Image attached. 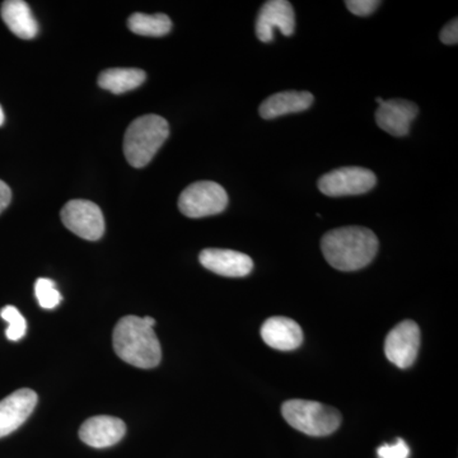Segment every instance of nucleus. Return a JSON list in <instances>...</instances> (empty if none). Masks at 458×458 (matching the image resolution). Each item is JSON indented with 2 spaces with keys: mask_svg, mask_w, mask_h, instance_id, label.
<instances>
[{
  "mask_svg": "<svg viewBox=\"0 0 458 458\" xmlns=\"http://www.w3.org/2000/svg\"><path fill=\"white\" fill-rule=\"evenodd\" d=\"M156 319L125 316L114 328V349L117 357L137 367V369H155L161 363L162 349L155 330Z\"/></svg>",
  "mask_w": 458,
  "mask_h": 458,
  "instance_id": "f257e3e1",
  "label": "nucleus"
},
{
  "mask_svg": "<svg viewBox=\"0 0 458 458\" xmlns=\"http://www.w3.org/2000/svg\"><path fill=\"white\" fill-rule=\"evenodd\" d=\"M378 238L369 228L343 227L327 232L321 250L331 267L340 271H355L369 267L378 251Z\"/></svg>",
  "mask_w": 458,
  "mask_h": 458,
  "instance_id": "f03ea898",
  "label": "nucleus"
},
{
  "mask_svg": "<svg viewBox=\"0 0 458 458\" xmlns=\"http://www.w3.org/2000/svg\"><path fill=\"white\" fill-rule=\"evenodd\" d=\"M170 135L167 120L144 114L129 125L123 135V155L135 168L146 167Z\"/></svg>",
  "mask_w": 458,
  "mask_h": 458,
  "instance_id": "7ed1b4c3",
  "label": "nucleus"
},
{
  "mask_svg": "<svg viewBox=\"0 0 458 458\" xmlns=\"http://www.w3.org/2000/svg\"><path fill=\"white\" fill-rule=\"evenodd\" d=\"M282 414L289 426L311 437L330 436L342 424V415L336 409L316 401H285Z\"/></svg>",
  "mask_w": 458,
  "mask_h": 458,
  "instance_id": "20e7f679",
  "label": "nucleus"
},
{
  "mask_svg": "<svg viewBox=\"0 0 458 458\" xmlns=\"http://www.w3.org/2000/svg\"><path fill=\"white\" fill-rule=\"evenodd\" d=\"M228 195L219 183L199 181L183 190L179 199V209L189 218H204L225 212Z\"/></svg>",
  "mask_w": 458,
  "mask_h": 458,
  "instance_id": "39448f33",
  "label": "nucleus"
},
{
  "mask_svg": "<svg viewBox=\"0 0 458 458\" xmlns=\"http://www.w3.org/2000/svg\"><path fill=\"white\" fill-rule=\"evenodd\" d=\"M376 183V174L369 168L343 167L324 174L318 180V190L327 197H351L366 194Z\"/></svg>",
  "mask_w": 458,
  "mask_h": 458,
  "instance_id": "423d86ee",
  "label": "nucleus"
},
{
  "mask_svg": "<svg viewBox=\"0 0 458 458\" xmlns=\"http://www.w3.org/2000/svg\"><path fill=\"white\" fill-rule=\"evenodd\" d=\"M63 225L78 237L98 241L105 233V218L98 204L89 200H72L63 208Z\"/></svg>",
  "mask_w": 458,
  "mask_h": 458,
  "instance_id": "0eeeda50",
  "label": "nucleus"
},
{
  "mask_svg": "<svg viewBox=\"0 0 458 458\" xmlns=\"http://www.w3.org/2000/svg\"><path fill=\"white\" fill-rule=\"evenodd\" d=\"M420 340L417 322L411 319L400 322L386 337V357L399 369H409L417 360Z\"/></svg>",
  "mask_w": 458,
  "mask_h": 458,
  "instance_id": "6e6552de",
  "label": "nucleus"
},
{
  "mask_svg": "<svg viewBox=\"0 0 458 458\" xmlns=\"http://www.w3.org/2000/svg\"><path fill=\"white\" fill-rule=\"evenodd\" d=\"M274 29L289 38L295 30L294 9L286 0H269L262 5L256 20V36L261 42L274 40Z\"/></svg>",
  "mask_w": 458,
  "mask_h": 458,
  "instance_id": "1a4fd4ad",
  "label": "nucleus"
},
{
  "mask_svg": "<svg viewBox=\"0 0 458 458\" xmlns=\"http://www.w3.org/2000/svg\"><path fill=\"white\" fill-rule=\"evenodd\" d=\"M199 260L205 269L227 278H243L254 269V261L249 255L233 250L205 249Z\"/></svg>",
  "mask_w": 458,
  "mask_h": 458,
  "instance_id": "9d476101",
  "label": "nucleus"
},
{
  "mask_svg": "<svg viewBox=\"0 0 458 458\" xmlns=\"http://www.w3.org/2000/svg\"><path fill=\"white\" fill-rule=\"evenodd\" d=\"M38 394L22 388L0 401V438L13 433L32 414L38 403Z\"/></svg>",
  "mask_w": 458,
  "mask_h": 458,
  "instance_id": "9b49d317",
  "label": "nucleus"
},
{
  "mask_svg": "<svg viewBox=\"0 0 458 458\" xmlns=\"http://www.w3.org/2000/svg\"><path fill=\"white\" fill-rule=\"evenodd\" d=\"M419 107L406 99H388L376 111V123L382 131L394 137H406L410 126L418 116Z\"/></svg>",
  "mask_w": 458,
  "mask_h": 458,
  "instance_id": "f8f14e48",
  "label": "nucleus"
},
{
  "mask_svg": "<svg viewBox=\"0 0 458 458\" xmlns=\"http://www.w3.org/2000/svg\"><path fill=\"white\" fill-rule=\"evenodd\" d=\"M126 433L122 419L98 415L84 421L80 429V438L93 448H107L116 445Z\"/></svg>",
  "mask_w": 458,
  "mask_h": 458,
  "instance_id": "ddd939ff",
  "label": "nucleus"
},
{
  "mask_svg": "<svg viewBox=\"0 0 458 458\" xmlns=\"http://www.w3.org/2000/svg\"><path fill=\"white\" fill-rule=\"evenodd\" d=\"M261 337L267 345L280 352H292L303 343L302 328L293 319L271 318L261 327Z\"/></svg>",
  "mask_w": 458,
  "mask_h": 458,
  "instance_id": "4468645a",
  "label": "nucleus"
},
{
  "mask_svg": "<svg viewBox=\"0 0 458 458\" xmlns=\"http://www.w3.org/2000/svg\"><path fill=\"white\" fill-rule=\"evenodd\" d=\"M312 104V93L307 90H285L265 99L259 108V113L262 119L273 120L284 114L309 110Z\"/></svg>",
  "mask_w": 458,
  "mask_h": 458,
  "instance_id": "2eb2a0df",
  "label": "nucleus"
},
{
  "mask_svg": "<svg viewBox=\"0 0 458 458\" xmlns=\"http://www.w3.org/2000/svg\"><path fill=\"white\" fill-rule=\"evenodd\" d=\"M2 18L17 38L30 40L38 32V21L23 0H7L2 5Z\"/></svg>",
  "mask_w": 458,
  "mask_h": 458,
  "instance_id": "dca6fc26",
  "label": "nucleus"
},
{
  "mask_svg": "<svg viewBox=\"0 0 458 458\" xmlns=\"http://www.w3.org/2000/svg\"><path fill=\"white\" fill-rule=\"evenodd\" d=\"M147 75L141 69L135 68H114L102 72L98 77V86L101 89L110 90L114 95L129 92L138 89L144 83Z\"/></svg>",
  "mask_w": 458,
  "mask_h": 458,
  "instance_id": "f3484780",
  "label": "nucleus"
},
{
  "mask_svg": "<svg viewBox=\"0 0 458 458\" xmlns=\"http://www.w3.org/2000/svg\"><path fill=\"white\" fill-rule=\"evenodd\" d=\"M128 27L131 32L150 38H161L170 33L172 21L164 13L158 14H131L128 20Z\"/></svg>",
  "mask_w": 458,
  "mask_h": 458,
  "instance_id": "a211bd4d",
  "label": "nucleus"
},
{
  "mask_svg": "<svg viewBox=\"0 0 458 458\" xmlns=\"http://www.w3.org/2000/svg\"><path fill=\"white\" fill-rule=\"evenodd\" d=\"M0 316L4 321L8 322V328L5 331L8 340L11 342H18L26 335L27 324L26 319L21 315L14 306H5L4 309L0 311Z\"/></svg>",
  "mask_w": 458,
  "mask_h": 458,
  "instance_id": "6ab92c4d",
  "label": "nucleus"
},
{
  "mask_svg": "<svg viewBox=\"0 0 458 458\" xmlns=\"http://www.w3.org/2000/svg\"><path fill=\"white\" fill-rule=\"evenodd\" d=\"M35 294L38 304L45 310H54L62 302V294L55 286V282L51 279H38L35 284Z\"/></svg>",
  "mask_w": 458,
  "mask_h": 458,
  "instance_id": "aec40b11",
  "label": "nucleus"
},
{
  "mask_svg": "<svg viewBox=\"0 0 458 458\" xmlns=\"http://www.w3.org/2000/svg\"><path fill=\"white\" fill-rule=\"evenodd\" d=\"M346 8L355 16L367 17L381 5L378 0H346Z\"/></svg>",
  "mask_w": 458,
  "mask_h": 458,
  "instance_id": "412c9836",
  "label": "nucleus"
},
{
  "mask_svg": "<svg viewBox=\"0 0 458 458\" xmlns=\"http://www.w3.org/2000/svg\"><path fill=\"white\" fill-rule=\"evenodd\" d=\"M377 454L379 458H408L410 448L403 439L399 438L394 445H381Z\"/></svg>",
  "mask_w": 458,
  "mask_h": 458,
  "instance_id": "4be33fe9",
  "label": "nucleus"
},
{
  "mask_svg": "<svg viewBox=\"0 0 458 458\" xmlns=\"http://www.w3.org/2000/svg\"><path fill=\"white\" fill-rule=\"evenodd\" d=\"M439 40L445 45H456L458 42V20L454 18L448 25L443 27Z\"/></svg>",
  "mask_w": 458,
  "mask_h": 458,
  "instance_id": "5701e85b",
  "label": "nucleus"
},
{
  "mask_svg": "<svg viewBox=\"0 0 458 458\" xmlns=\"http://www.w3.org/2000/svg\"><path fill=\"white\" fill-rule=\"evenodd\" d=\"M11 189H9V186L4 181L0 180V214L4 212V209H7L8 205L11 204Z\"/></svg>",
  "mask_w": 458,
  "mask_h": 458,
  "instance_id": "b1692460",
  "label": "nucleus"
},
{
  "mask_svg": "<svg viewBox=\"0 0 458 458\" xmlns=\"http://www.w3.org/2000/svg\"><path fill=\"white\" fill-rule=\"evenodd\" d=\"M4 123V113H3V108L0 106V126Z\"/></svg>",
  "mask_w": 458,
  "mask_h": 458,
  "instance_id": "393cba45",
  "label": "nucleus"
},
{
  "mask_svg": "<svg viewBox=\"0 0 458 458\" xmlns=\"http://www.w3.org/2000/svg\"><path fill=\"white\" fill-rule=\"evenodd\" d=\"M376 101H377V104L381 105V104H382V102H384V101H385V99H384V98H376Z\"/></svg>",
  "mask_w": 458,
  "mask_h": 458,
  "instance_id": "a878e982",
  "label": "nucleus"
}]
</instances>
